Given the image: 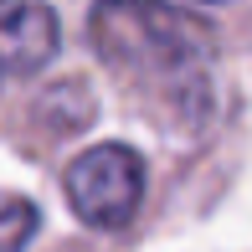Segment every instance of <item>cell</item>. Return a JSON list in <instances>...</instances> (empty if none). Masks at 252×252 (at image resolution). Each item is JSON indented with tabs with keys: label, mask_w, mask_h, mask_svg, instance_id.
I'll use <instances>...</instances> for the list:
<instances>
[{
	"label": "cell",
	"mask_w": 252,
	"mask_h": 252,
	"mask_svg": "<svg viewBox=\"0 0 252 252\" xmlns=\"http://www.w3.org/2000/svg\"><path fill=\"white\" fill-rule=\"evenodd\" d=\"M93 52L170 129L196 134L211 113V31L165 0H98L88 16Z\"/></svg>",
	"instance_id": "1"
},
{
	"label": "cell",
	"mask_w": 252,
	"mask_h": 252,
	"mask_svg": "<svg viewBox=\"0 0 252 252\" xmlns=\"http://www.w3.org/2000/svg\"><path fill=\"white\" fill-rule=\"evenodd\" d=\"M144 201V159L129 144H93L67 165V206L98 232H119Z\"/></svg>",
	"instance_id": "2"
},
{
	"label": "cell",
	"mask_w": 252,
	"mask_h": 252,
	"mask_svg": "<svg viewBox=\"0 0 252 252\" xmlns=\"http://www.w3.org/2000/svg\"><path fill=\"white\" fill-rule=\"evenodd\" d=\"M57 16L41 0H0V83L31 77L57 57Z\"/></svg>",
	"instance_id": "3"
},
{
	"label": "cell",
	"mask_w": 252,
	"mask_h": 252,
	"mask_svg": "<svg viewBox=\"0 0 252 252\" xmlns=\"http://www.w3.org/2000/svg\"><path fill=\"white\" fill-rule=\"evenodd\" d=\"M36 206L26 196H10V190H0V252H21L36 237Z\"/></svg>",
	"instance_id": "4"
}]
</instances>
